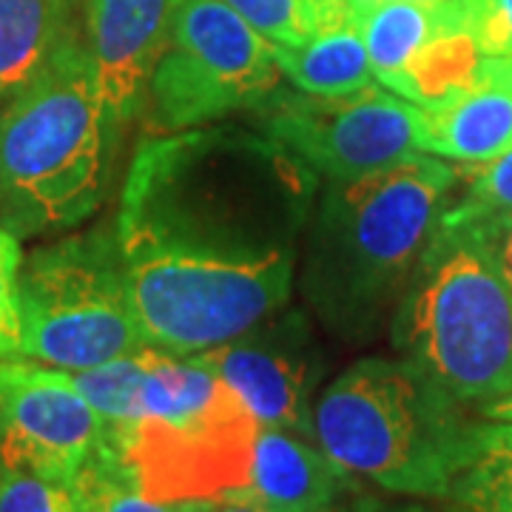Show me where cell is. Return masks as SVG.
<instances>
[{
	"label": "cell",
	"mask_w": 512,
	"mask_h": 512,
	"mask_svg": "<svg viewBox=\"0 0 512 512\" xmlns=\"http://www.w3.org/2000/svg\"><path fill=\"white\" fill-rule=\"evenodd\" d=\"M313 202L316 174L256 128L148 134L114 220L143 345L194 356L282 311Z\"/></svg>",
	"instance_id": "obj_1"
},
{
	"label": "cell",
	"mask_w": 512,
	"mask_h": 512,
	"mask_svg": "<svg viewBox=\"0 0 512 512\" xmlns=\"http://www.w3.org/2000/svg\"><path fill=\"white\" fill-rule=\"evenodd\" d=\"M458 180L447 160L416 154L359 180L328 183L313 202L299 274L325 328L370 339L393 322Z\"/></svg>",
	"instance_id": "obj_2"
},
{
	"label": "cell",
	"mask_w": 512,
	"mask_h": 512,
	"mask_svg": "<svg viewBox=\"0 0 512 512\" xmlns=\"http://www.w3.org/2000/svg\"><path fill=\"white\" fill-rule=\"evenodd\" d=\"M114 140L80 37L0 106V222L18 239L80 228L106 200Z\"/></svg>",
	"instance_id": "obj_3"
},
{
	"label": "cell",
	"mask_w": 512,
	"mask_h": 512,
	"mask_svg": "<svg viewBox=\"0 0 512 512\" xmlns=\"http://www.w3.org/2000/svg\"><path fill=\"white\" fill-rule=\"evenodd\" d=\"M390 325L399 356L461 407L512 390V299L473 222L439 220Z\"/></svg>",
	"instance_id": "obj_4"
},
{
	"label": "cell",
	"mask_w": 512,
	"mask_h": 512,
	"mask_svg": "<svg viewBox=\"0 0 512 512\" xmlns=\"http://www.w3.org/2000/svg\"><path fill=\"white\" fill-rule=\"evenodd\" d=\"M464 410L404 356H367L322 390L313 436L348 476L376 490L444 501L470 424Z\"/></svg>",
	"instance_id": "obj_5"
},
{
	"label": "cell",
	"mask_w": 512,
	"mask_h": 512,
	"mask_svg": "<svg viewBox=\"0 0 512 512\" xmlns=\"http://www.w3.org/2000/svg\"><path fill=\"white\" fill-rule=\"evenodd\" d=\"M256 433L254 413L211 370L151 348L140 416L106 427V441L148 498L222 504L248 481Z\"/></svg>",
	"instance_id": "obj_6"
},
{
	"label": "cell",
	"mask_w": 512,
	"mask_h": 512,
	"mask_svg": "<svg viewBox=\"0 0 512 512\" xmlns=\"http://www.w3.org/2000/svg\"><path fill=\"white\" fill-rule=\"evenodd\" d=\"M23 359L66 373L143 350L114 222L23 256Z\"/></svg>",
	"instance_id": "obj_7"
},
{
	"label": "cell",
	"mask_w": 512,
	"mask_h": 512,
	"mask_svg": "<svg viewBox=\"0 0 512 512\" xmlns=\"http://www.w3.org/2000/svg\"><path fill=\"white\" fill-rule=\"evenodd\" d=\"M276 43L225 0H180L146 94L148 134L214 126L279 89Z\"/></svg>",
	"instance_id": "obj_8"
},
{
	"label": "cell",
	"mask_w": 512,
	"mask_h": 512,
	"mask_svg": "<svg viewBox=\"0 0 512 512\" xmlns=\"http://www.w3.org/2000/svg\"><path fill=\"white\" fill-rule=\"evenodd\" d=\"M248 114L259 134L328 183L359 180L424 154L421 109L382 83L339 97L276 89Z\"/></svg>",
	"instance_id": "obj_9"
},
{
	"label": "cell",
	"mask_w": 512,
	"mask_h": 512,
	"mask_svg": "<svg viewBox=\"0 0 512 512\" xmlns=\"http://www.w3.org/2000/svg\"><path fill=\"white\" fill-rule=\"evenodd\" d=\"M106 424L66 370L32 359H6V436L0 470L69 484L94 456Z\"/></svg>",
	"instance_id": "obj_10"
},
{
	"label": "cell",
	"mask_w": 512,
	"mask_h": 512,
	"mask_svg": "<svg viewBox=\"0 0 512 512\" xmlns=\"http://www.w3.org/2000/svg\"><path fill=\"white\" fill-rule=\"evenodd\" d=\"M225 382L259 427L313 439V382L319 376L311 328L299 311H276L220 348L188 356Z\"/></svg>",
	"instance_id": "obj_11"
},
{
	"label": "cell",
	"mask_w": 512,
	"mask_h": 512,
	"mask_svg": "<svg viewBox=\"0 0 512 512\" xmlns=\"http://www.w3.org/2000/svg\"><path fill=\"white\" fill-rule=\"evenodd\" d=\"M180 0H86V49L117 134L146 109Z\"/></svg>",
	"instance_id": "obj_12"
},
{
	"label": "cell",
	"mask_w": 512,
	"mask_h": 512,
	"mask_svg": "<svg viewBox=\"0 0 512 512\" xmlns=\"http://www.w3.org/2000/svg\"><path fill=\"white\" fill-rule=\"evenodd\" d=\"M421 109V151L453 163H487L512 148V57H487L476 74Z\"/></svg>",
	"instance_id": "obj_13"
},
{
	"label": "cell",
	"mask_w": 512,
	"mask_h": 512,
	"mask_svg": "<svg viewBox=\"0 0 512 512\" xmlns=\"http://www.w3.org/2000/svg\"><path fill=\"white\" fill-rule=\"evenodd\" d=\"M353 481L313 439L259 427L248 481L222 504L256 512H336L353 495Z\"/></svg>",
	"instance_id": "obj_14"
},
{
	"label": "cell",
	"mask_w": 512,
	"mask_h": 512,
	"mask_svg": "<svg viewBox=\"0 0 512 512\" xmlns=\"http://www.w3.org/2000/svg\"><path fill=\"white\" fill-rule=\"evenodd\" d=\"M476 3L350 0V18L365 40L376 83L402 97L407 74L424 52H430L441 37L473 29Z\"/></svg>",
	"instance_id": "obj_15"
},
{
	"label": "cell",
	"mask_w": 512,
	"mask_h": 512,
	"mask_svg": "<svg viewBox=\"0 0 512 512\" xmlns=\"http://www.w3.org/2000/svg\"><path fill=\"white\" fill-rule=\"evenodd\" d=\"M77 0H0V106L86 37Z\"/></svg>",
	"instance_id": "obj_16"
},
{
	"label": "cell",
	"mask_w": 512,
	"mask_h": 512,
	"mask_svg": "<svg viewBox=\"0 0 512 512\" xmlns=\"http://www.w3.org/2000/svg\"><path fill=\"white\" fill-rule=\"evenodd\" d=\"M450 512H512V421H470L450 487Z\"/></svg>",
	"instance_id": "obj_17"
},
{
	"label": "cell",
	"mask_w": 512,
	"mask_h": 512,
	"mask_svg": "<svg viewBox=\"0 0 512 512\" xmlns=\"http://www.w3.org/2000/svg\"><path fill=\"white\" fill-rule=\"evenodd\" d=\"M276 60L299 92L339 97L376 83L365 40L350 15L302 46H276Z\"/></svg>",
	"instance_id": "obj_18"
},
{
	"label": "cell",
	"mask_w": 512,
	"mask_h": 512,
	"mask_svg": "<svg viewBox=\"0 0 512 512\" xmlns=\"http://www.w3.org/2000/svg\"><path fill=\"white\" fill-rule=\"evenodd\" d=\"M80 512H214L217 501H157L137 490L123 458L106 436L72 481Z\"/></svg>",
	"instance_id": "obj_19"
},
{
	"label": "cell",
	"mask_w": 512,
	"mask_h": 512,
	"mask_svg": "<svg viewBox=\"0 0 512 512\" xmlns=\"http://www.w3.org/2000/svg\"><path fill=\"white\" fill-rule=\"evenodd\" d=\"M151 348L134 350L128 356L111 359L106 365L69 373L77 393L92 404L106 427H126L140 416V399L146 384Z\"/></svg>",
	"instance_id": "obj_20"
},
{
	"label": "cell",
	"mask_w": 512,
	"mask_h": 512,
	"mask_svg": "<svg viewBox=\"0 0 512 512\" xmlns=\"http://www.w3.org/2000/svg\"><path fill=\"white\" fill-rule=\"evenodd\" d=\"M276 46H302L350 15V0H225Z\"/></svg>",
	"instance_id": "obj_21"
},
{
	"label": "cell",
	"mask_w": 512,
	"mask_h": 512,
	"mask_svg": "<svg viewBox=\"0 0 512 512\" xmlns=\"http://www.w3.org/2000/svg\"><path fill=\"white\" fill-rule=\"evenodd\" d=\"M512 214V148L464 171V191L444 208V222H484Z\"/></svg>",
	"instance_id": "obj_22"
},
{
	"label": "cell",
	"mask_w": 512,
	"mask_h": 512,
	"mask_svg": "<svg viewBox=\"0 0 512 512\" xmlns=\"http://www.w3.org/2000/svg\"><path fill=\"white\" fill-rule=\"evenodd\" d=\"M20 239L0 222V359H23Z\"/></svg>",
	"instance_id": "obj_23"
},
{
	"label": "cell",
	"mask_w": 512,
	"mask_h": 512,
	"mask_svg": "<svg viewBox=\"0 0 512 512\" xmlns=\"http://www.w3.org/2000/svg\"><path fill=\"white\" fill-rule=\"evenodd\" d=\"M0 512H80L69 484L35 473L0 470Z\"/></svg>",
	"instance_id": "obj_24"
},
{
	"label": "cell",
	"mask_w": 512,
	"mask_h": 512,
	"mask_svg": "<svg viewBox=\"0 0 512 512\" xmlns=\"http://www.w3.org/2000/svg\"><path fill=\"white\" fill-rule=\"evenodd\" d=\"M473 35L481 55L512 57V0H478Z\"/></svg>",
	"instance_id": "obj_25"
},
{
	"label": "cell",
	"mask_w": 512,
	"mask_h": 512,
	"mask_svg": "<svg viewBox=\"0 0 512 512\" xmlns=\"http://www.w3.org/2000/svg\"><path fill=\"white\" fill-rule=\"evenodd\" d=\"M481 228V234L490 242V251L495 256V265L504 276V285L512 299V214L507 217H495V220L473 222Z\"/></svg>",
	"instance_id": "obj_26"
},
{
	"label": "cell",
	"mask_w": 512,
	"mask_h": 512,
	"mask_svg": "<svg viewBox=\"0 0 512 512\" xmlns=\"http://www.w3.org/2000/svg\"><path fill=\"white\" fill-rule=\"evenodd\" d=\"M336 512H436L427 504H421V498H410V501H390V498H379V495H350L348 501Z\"/></svg>",
	"instance_id": "obj_27"
},
{
	"label": "cell",
	"mask_w": 512,
	"mask_h": 512,
	"mask_svg": "<svg viewBox=\"0 0 512 512\" xmlns=\"http://www.w3.org/2000/svg\"><path fill=\"white\" fill-rule=\"evenodd\" d=\"M478 413H481V419L512 421V390H510V393H507V396H501V399H495L493 404H487V407H481Z\"/></svg>",
	"instance_id": "obj_28"
},
{
	"label": "cell",
	"mask_w": 512,
	"mask_h": 512,
	"mask_svg": "<svg viewBox=\"0 0 512 512\" xmlns=\"http://www.w3.org/2000/svg\"><path fill=\"white\" fill-rule=\"evenodd\" d=\"M214 512H256V510L245 507V504H225V507H220V510H214Z\"/></svg>",
	"instance_id": "obj_29"
},
{
	"label": "cell",
	"mask_w": 512,
	"mask_h": 512,
	"mask_svg": "<svg viewBox=\"0 0 512 512\" xmlns=\"http://www.w3.org/2000/svg\"><path fill=\"white\" fill-rule=\"evenodd\" d=\"M430 3H476V0H430Z\"/></svg>",
	"instance_id": "obj_30"
},
{
	"label": "cell",
	"mask_w": 512,
	"mask_h": 512,
	"mask_svg": "<svg viewBox=\"0 0 512 512\" xmlns=\"http://www.w3.org/2000/svg\"><path fill=\"white\" fill-rule=\"evenodd\" d=\"M77 3H86V0H77Z\"/></svg>",
	"instance_id": "obj_31"
}]
</instances>
